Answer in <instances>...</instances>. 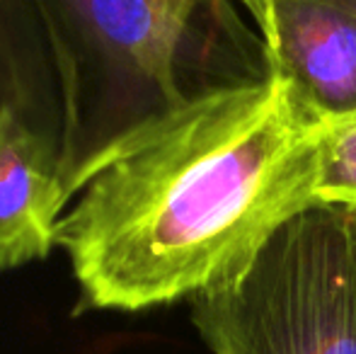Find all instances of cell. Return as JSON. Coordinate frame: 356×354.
Listing matches in <instances>:
<instances>
[{"mask_svg":"<svg viewBox=\"0 0 356 354\" xmlns=\"http://www.w3.org/2000/svg\"><path fill=\"white\" fill-rule=\"evenodd\" d=\"M269 68L330 127L356 119V19L330 0H272Z\"/></svg>","mask_w":356,"mask_h":354,"instance_id":"5b68a950","label":"cell"},{"mask_svg":"<svg viewBox=\"0 0 356 354\" xmlns=\"http://www.w3.org/2000/svg\"><path fill=\"white\" fill-rule=\"evenodd\" d=\"M313 199L356 214V119L332 127L320 141Z\"/></svg>","mask_w":356,"mask_h":354,"instance_id":"52a82bcc","label":"cell"},{"mask_svg":"<svg viewBox=\"0 0 356 354\" xmlns=\"http://www.w3.org/2000/svg\"><path fill=\"white\" fill-rule=\"evenodd\" d=\"M189 303L211 354H356V214L313 204Z\"/></svg>","mask_w":356,"mask_h":354,"instance_id":"3957f363","label":"cell"},{"mask_svg":"<svg viewBox=\"0 0 356 354\" xmlns=\"http://www.w3.org/2000/svg\"><path fill=\"white\" fill-rule=\"evenodd\" d=\"M330 129L279 71L209 88L143 124L58 221L80 311L192 301L235 277L315 204Z\"/></svg>","mask_w":356,"mask_h":354,"instance_id":"6da1fadb","label":"cell"},{"mask_svg":"<svg viewBox=\"0 0 356 354\" xmlns=\"http://www.w3.org/2000/svg\"><path fill=\"white\" fill-rule=\"evenodd\" d=\"M5 107L61 136V90L32 0H0V109Z\"/></svg>","mask_w":356,"mask_h":354,"instance_id":"8992f818","label":"cell"},{"mask_svg":"<svg viewBox=\"0 0 356 354\" xmlns=\"http://www.w3.org/2000/svg\"><path fill=\"white\" fill-rule=\"evenodd\" d=\"M243 5L245 13L252 17L257 34L262 37L267 54L272 56L274 47H277V27H274V10H272V0H238Z\"/></svg>","mask_w":356,"mask_h":354,"instance_id":"ba28073f","label":"cell"},{"mask_svg":"<svg viewBox=\"0 0 356 354\" xmlns=\"http://www.w3.org/2000/svg\"><path fill=\"white\" fill-rule=\"evenodd\" d=\"M330 3H334L337 8H342L347 15H352L356 19V0H330Z\"/></svg>","mask_w":356,"mask_h":354,"instance_id":"9c48e42d","label":"cell"},{"mask_svg":"<svg viewBox=\"0 0 356 354\" xmlns=\"http://www.w3.org/2000/svg\"><path fill=\"white\" fill-rule=\"evenodd\" d=\"M68 207L61 136L19 109H0V272L49 257Z\"/></svg>","mask_w":356,"mask_h":354,"instance_id":"277c9868","label":"cell"},{"mask_svg":"<svg viewBox=\"0 0 356 354\" xmlns=\"http://www.w3.org/2000/svg\"><path fill=\"white\" fill-rule=\"evenodd\" d=\"M63 107L73 197L134 131L184 99L269 73L262 37L230 0H32Z\"/></svg>","mask_w":356,"mask_h":354,"instance_id":"7a4b0ae2","label":"cell"}]
</instances>
